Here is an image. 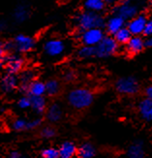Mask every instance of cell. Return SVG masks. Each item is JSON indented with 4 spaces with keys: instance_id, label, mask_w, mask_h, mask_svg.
<instances>
[{
    "instance_id": "6da1fadb",
    "label": "cell",
    "mask_w": 152,
    "mask_h": 158,
    "mask_svg": "<svg viewBox=\"0 0 152 158\" xmlns=\"http://www.w3.org/2000/svg\"><path fill=\"white\" fill-rule=\"evenodd\" d=\"M67 99L69 104L73 108L82 110L88 108L92 104L94 95L92 91L87 88H75L68 93Z\"/></svg>"
},
{
    "instance_id": "7a4b0ae2",
    "label": "cell",
    "mask_w": 152,
    "mask_h": 158,
    "mask_svg": "<svg viewBox=\"0 0 152 158\" xmlns=\"http://www.w3.org/2000/svg\"><path fill=\"white\" fill-rule=\"evenodd\" d=\"M76 23L80 31L91 28H102L106 24L105 19L100 14L88 10L80 13L76 19Z\"/></svg>"
},
{
    "instance_id": "3957f363",
    "label": "cell",
    "mask_w": 152,
    "mask_h": 158,
    "mask_svg": "<svg viewBox=\"0 0 152 158\" xmlns=\"http://www.w3.org/2000/svg\"><path fill=\"white\" fill-rule=\"evenodd\" d=\"M146 3L142 0H122V2L115 7L114 15L121 17L123 19H131L138 16L144 9Z\"/></svg>"
},
{
    "instance_id": "277c9868",
    "label": "cell",
    "mask_w": 152,
    "mask_h": 158,
    "mask_svg": "<svg viewBox=\"0 0 152 158\" xmlns=\"http://www.w3.org/2000/svg\"><path fill=\"white\" fill-rule=\"evenodd\" d=\"M96 49V57L106 58L113 56L117 52L118 43L112 37H105L100 41L98 45L95 46Z\"/></svg>"
},
{
    "instance_id": "5b68a950",
    "label": "cell",
    "mask_w": 152,
    "mask_h": 158,
    "mask_svg": "<svg viewBox=\"0 0 152 158\" xmlns=\"http://www.w3.org/2000/svg\"><path fill=\"white\" fill-rule=\"evenodd\" d=\"M115 88L119 93L126 95H134L140 89L139 81L134 77H123L116 81Z\"/></svg>"
},
{
    "instance_id": "8992f818",
    "label": "cell",
    "mask_w": 152,
    "mask_h": 158,
    "mask_svg": "<svg viewBox=\"0 0 152 158\" xmlns=\"http://www.w3.org/2000/svg\"><path fill=\"white\" fill-rule=\"evenodd\" d=\"M80 39L84 46H96L104 38V31L102 28H91L80 31Z\"/></svg>"
},
{
    "instance_id": "52a82bcc",
    "label": "cell",
    "mask_w": 152,
    "mask_h": 158,
    "mask_svg": "<svg viewBox=\"0 0 152 158\" xmlns=\"http://www.w3.org/2000/svg\"><path fill=\"white\" fill-rule=\"evenodd\" d=\"M66 50V45L62 40L52 39L47 41L44 45V51L46 54L51 57H58L64 53Z\"/></svg>"
},
{
    "instance_id": "ba28073f",
    "label": "cell",
    "mask_w": 152,
    "mask_h": 158,
    "mask_svg": "<svg viewBox=\"0 0 152 158\" xmlns=\"http://www.w3.org/2000/svg\"><path fill=\"white\" fill-rule=\"evenodd\" d=\"M14 45H15V51L18 52H30L34 46H35V41L33 38L23 35V34H19L18 35L15 40H14Z\"/></svg>"
},
{
    "instance_id": "9c48e42d",
    "label": "cell",
    "mask_w": 152,
    "mask_h": 158,
    "mask_svg": "<svg viewBox=\"0 0 152 158\" xmlns=\"http://www.w3.org/2000/svg\"><path fill=\"white\" fill-rule=\"evenodd\" d=\"M4 59H5L6 70L8 71V73L16 75L17 73H18L23 69V64H24V60L19 56H17V54H11V56L5 57Z\"/></svg>"
},
{
    "instance_id": "30bf717a",
    "label": "cell",
    "mask_w": 152,
    "mask_h": 158,
    "mask_svg": "<svg viewBox=\"0 0 152 158\" xmlns=\"http://www.w3.org/2000/svg\"><path fill=\"white\" fill-rule=\"evenodd\" d=\"M129 20L130 22L128 23L127 28L129 29L131 34L132 35H140L143 31V28L147 22V18L146 16L140 15L139 14L138 16L134 17L133 19H131Z\"/></svg>"
},
{
    "instance_id": "8fae6325",
    "label": "cell",
    "mask_w": 152,
    "mask_h": 158,
    "mask_svg": "<svg viewBox=\"0 0 152 158\" xmlns=\"http://www.w3.org/2000/svg\"><path fill=\"white\" fill-rule=\"evenodd\" d=\"M18 78L14 74H10V73L5 75L1 80V82H0L1 89L4 92H7V93L15 90V89L18 87Z\"/></svg>"
},
{
    "instance_id": "7c38bea8",
    "label": "cell",
    "mask_w": 152,
    "mask_h": 158,
    "mask_svg": "<svg viewBox=\"0 0 152 158\" xmlns=\"http://www.w3.org/2000/svg\"><path fill=\"white\" fill-rule=\"evenodd\" d=\"M126 45H127L126 46L127 52L131 54L139 53L144 49L143 40L139 35H135L134 37H131L130 40L126 43Z\"/></svg>"
},
{
    "instance_id": "4fadbf2b",
    "label": "cell",
    "mask_w": 152,
    "mask_h": 158,
    "mask_svg": "<svg viewBox=\"0 0 152 158\" xmlns=\"http://www.w3.org/2000/svg\"><path fill=\"white\" fill-rule=\"evenodd\" d=\"M139 112L144 120L151 121L152 119V99L151 98L146 97L140 102Z\"/></svg>"
},
{
    "instance_id": "5bb4252c",
    "label": "cell",
    "mask_w": 152,
    "mask_h": 158,
    "mask_svg": "<svg viewBox=\"0 0 152 158\" xmlns=\"http://www.w3.org/2000/svg\"><path fill=\"white\" fill-rule=\"evenodd\" d=\"M14 19L18 23H22L30 17V9L25 4H19L14 11Z\"/></svg>"
},
{
    "instance_id": "9a60e30c",
    "label": "cell",
    "mask_w": 152,
    "mask_h": 158,
    "mask_svg": "<svg viewBox=\"0 0 152 158\" xmlns=\"http://www.w3.org/2000/svg\"><path fill=\"white\" fill-rule=\"evenodd\" d=\"M78 148L72 142H65L58 148L59 158H73L77 154Z\"/></svg>"
},
{
    "instance_id": "2e32d148",
    "label": "cell",
    "mask_w": 152,
    "mask_h": 158,
    "mask_svg": "<svg viewBox=\"0 0 152 158\" xmlns=\"http://www.w3.org/2000/svg\"><path fill=\"white\" fill-rule=\"evenodd\" d=\"M124 23H125V19H123L119 16L114 15L112 18L109 19V20L107 22V24H105V25L107 27L108 32L113 35L115 32H117L120 28L124 27Z\"/></svg>"
},
{
    "instance_id": "e0dca14e",
    "label": "cell",
    "mask_w": 152,
    "mask_h": 158,
    "mask_svg": "<svg viewBox=\"0 0 152 158\" xmlns=\"http://www.w3.org/2000/svg\"><path fill=\"white\" fill-rule=\"evenodd\" d=\"M62 115H63V111H62L61 106L57 103L51 105L47 111V118L51 122L59 121L62 118Z\"/></svg>"
},
{
    "instance_id": "ac0fdd59",
    "label": "cell",
    "mask_w": 152,
    "mask_h": 158,
    "mask_svg": "<svg viewBox=\"0 0 152 158\" xmlns=\"http://www.w3.org/2000/svg\"><path fill=\"white\" fill-rule=\"evenodd\" d=\"M30 97V107L35 111L37 114H41L46 111L47 102L44 96H29Z\"/></svg>"
},
{
    "instance_id": "d6986e66",
    "label": "cell",
    "mask_w": 152,
    "mask_h": 158,
    "mask_svg": "<svg viewBox=\"0 0 152 158\" xmlns=\"http://www.w3.org/2000/svg\"><path fill=\"white\" fill-rule=\"evenodd\" d=\"M96 154V149L90 143H85L78 148L77 155L78 158H93Z\"/></svg>"
},
{
    "instance_id": "ffe728a7",
    "label": "cell",
    "mask_w": 152,
    "mask_h": 158,
    "mask_svg": "<svg viewBox=\"0 0 152 158\" xmlns=\"http://www.w3.org/2000/svg\"><path fill=\"white\" fill-rule=\"evenodd\" d=\"M27 93L29 96H43L46 93L45 84L40 81H32L27 88Z\"/></svg>"
},
{
    "instance_id": "44dd1931",
    "label": "cell",
    "mask_w": 152,
    "mask_h": 158,
    "mask_svg": "<svg viewBox=\"0 0 152 158\" xmlns=\"http://www.w3.org/2000/svg\"><path fill=\"white\" fill-rule=\"evenodd\" d=\"M128 158H144L142 142H136L128 149Z\"/></svg>"
},
{
    "instance_id": "7402d4cb",
    "label": "cell",
    "mask_w": 152,
    "mask_h": 158,
    "mask_svg": "<svg viewBox=\"0 0 152 158\" xmlns=\"http://www.w3.org/2000/svg\"><path fill=\"white\" fill-rule=\"evenodd\" d=\"M113 35L114 40L119 44H126L130 40V38L132 37V34H131L127 27H122L117 32H115Z\"/></svg>"
},
{
    "instance_id": "603a6c76",
    "label": "cell",
    "mask_w": 152,
    "mask_h": 158,
    "mask_svg": "<svg viewBox=\"0 0 152 158\" xmlns=\"http://www.w3.org/2000/svg\"><path fill=\"white\" fill-rule=\"evenodd\" d=\"M105 4L104 0H85L84 7L88 11L98 13L105 8Z\"/></svg>"
},
{
    "instance_id": "cb8c5ba5",
    "label": "cell",
    "mask_w": 152,
    "mask_h": 158,
    "mask_svg": "<svg viewBox=\"0 0 152 158\" xmlns=\"http://www.w3.org/2000/svg\"><path fill=\"white\" fill-rule=\"evenodd\" d=\"M34 74L31 71H25L22 74L20 77V90L27 93V88L30 82L33 81Z\"/></svg>"
},
{
    "instance_id": "d4e9b609",
    "label": "cell",
    "mask_w": 152,
    "mask_h": 158,
    "mask_svg": "<svg viewBox=\"0 0 152 158\" xmlns=\"http://www.w3.org/2000/svg\"><path fill=\"white\" fill-rule=\"evenodd\" d=\"M78 56L80 58H91L96 57L95 46H84L78 52Z\"/></svg>"
},
{
    "instance_id": "484cf974",
    "label": "cell",
    "mask_w": 152,
    "mask_h": 158,
    "mask_svg": "<svg viewBox=\"0 0 152 158\" xmlns=\"http://www.w3.org/2000/svg\"><path fill=\"white\" fill-rule=\"evenodd\" d=\"M45 88H46V93L50 96H54L56 95L60 89L59 82L56 80H50L45 84Z\"/></svg>"
},
{
    "instance_id": "4316f807",
    "label": "cell",
    "mask_w": 152,
    "mask_h": 158,
    "mask_svg": "<svg viewBox=\"0 0 152 158\" xmlns=\"http://www.w3.org/2000/svg\"><path fill=\"white\" fill-rule=\"evenodd\" d=\"M41 155H42L43 158H59L58 149L54 148H49L43 149L42 152H41Z\"/></svg>"
},
{
    "instance_id": "83f0119b",
    "label": "cell",
    "mask_w": 152,
    "mask_h": 158,
    "mask_svg": "<svg viewBox=\"0 0 152 158\" xmlns=\"http://www.w3.org/2000/svg\"><path fill=\"white\" fill-rule=\"evenodd\" d=\"M40 135L45 139H51L56 135V130L51 126H46V127L42 128V130H41V132H40Z\"/></svg>"
},
{
    "instance_id": "f1b7e54d",
    "label": "cell",
    "mask_w": 152,
    "mask_h": 158,
    "mask_svg": "<svg viewBox=\"0 0 152 158\" xmlns=\"http://www.w3.org/2000/svg\"><path fill=\"white\" fill-rule=\"evenodd\" d=\"M26 124L27 121L23 118H18L13 122L12 127L15 131H23L26 130Z\"/></svg>"
},
{
    "instance_id": "f546056e",
    "label": "cell",
    "mask_w": 152,
    "mask_h": 158,
    "mask_svg": "<svg viewBox=\"0 0 152 158\" xmlns=\"http://www.w3.org/2000/svg\"><path fill=\"white\" fill-rule=\"evenodd\" d=\"M18 105L20 109H27L29 108L31 103H30V97L28 96H23L18 101Z\"/></svg>"
},
{
    "instance_id": "4dcf8cb0",
    "label": "cell",
    "mask_w": 152,
    "mask_h": 158,
    "mask_svg": "<svg viewBox=\"0 0 152 158\" xmlns=\"http://www.w3.org/2000/svg\"><path fill=\"white\" fill-rule=\"evenodd\" d=\"M41 124H42V118H35V119H32V120H30V121H27L26 129H28V130L35 129V128H38Z\"/></svg>"
},
{
    "instance_id": "1f68e13d",
    "label": "cell",
    "mask_w": 152,
    "mask_h": 158,
    "mask_svg": "<svg viewBox=\"0 0 152 158\" xmlns=\"http://www.w3.org/2000/svg\"><path fill=\"white\" fill-rule=\"evenodd\" d=\"M142 34H144L146 36H150L152 34V20L151 19H147V22L146 23V26H144Z\"/></svg>"
},
{
    "instance_id": "d6a6232c",
    "label": "cell",
    "mask_w": 152,
    "mask_h": 158,
    "mask_svg": "<svg viewBox=\"0 0 152 158\" xmlns=\"http://www.w3.org/2000/svg\"><path fill=\"white\" fill-rule=\"evenodd\" d=\"M3 47L6 52H11L15 51V45H14V41H7L6 43H3Z\"/></svg>"
},
{
    "instance_id": "836d02e7",
    "label": "cell",
    "mask_w": 152,
    "mask_h": 158,
    "mask_svg": "<svg viewBox=\"0 0 152 158\" xmlns=\"http://www.w3.org/2000/svg\"><path fill=\"white\" fill-rule=\"evenodd\" d=\"M76 79V73L72 70H68L64 74V80L66 81H73Z\"/></svg>"
},
{
    "instance_id": "e575fe53",
    "label": "cell",
    "mask_w": 152,
    "mask_h": 158,
    "mask_svg": "<svg viewBox=\"0 0 152 158\" xmlns=\"http://www.w3.org/2000/svg\"><path fill=\"white\" fill-rule=\"evenodd\" d=\"M8 158H25V157L23 154H20L18 152H12L9 154Z\"/></svg>"
},
{
    "instance_id": "d590c367",
    "label": "cell",
    "mask_w": 152,
    "mask_h": 158,
    "mask_svg": "<svg viewBox=\"0 0 152 158\" xmlns=\"http://www.w3.org/2000/svg\"><path fill=\"white\" fill-rule=\"evenodd\" d=\"M5 50H4V47H3V43L0 42V61H3L5 58Z\"/></svg>"
},
{
    "instance_id": "8d00e7d4",
    "label": "cell",
    "mask_w": 152,
    "mask_h": 158,
    "mask_svg": "<svg viewBox=\"0 0 152 158\" xmlns=\"http://www.w3.org/2000/svg\"><path fill=\"white\" fill-rule=\"evenodd\" d=\"M143 46L144 48H150L152 46V39L150 38V36H148L146 41H143Z\"/></svg>"
},
{
    "instance_id": "74e56055",
    "label": "cell",
    "mask_w": 152,
    "mask_h": 158,
    "mask_svg": "<svg viewBox=\"0 0 152 158\" xmlns=\"http://www.w3.org/2000/svg\"><path fill=\"white\" fill-rule=\"evenodd\" d=\"M146 96L147 98L152 99V86H148L146 88Z\"/></svg>"
},
{
    "instance_id": "f35d334b",
    "label": "cell",
    "mask_w": 152,
    "mask_h": 158,
    "mask_svg": "<svg viewBox=\"0 0 152 158\" xmlns=\"http://www.w3.org/2000/svg\"><path fill=\"white\" fill-rule=\"evenodd\" d=\"M7 27V23L4 20H0V32H3Z\"/></svg>"
},
{
    "instance_id": "ab89813d",
    "label": "cell",
    "mask_w": 152,
    "mask_h": 158,
    "mask_svg": "<svg viewBox=\"0 0 152 158\" xmlns=\"http://www.w3.org/2000/svg\"><path fill=\"white\" fill-rule=\"evenodd\" d=\"M104 1L107 4H113L115 2V0H104Z\"/></svg>"
},
{
    "instance_id": "60d3db41",
    "label": "cell",
    "mask_w": 152,
    "mask_h": 158,
    "mask_svg": "<svg viewBox=\"0 0 152 158\" xmlns=\"http://www.w3.org/2000/svg\"><path fill=\"white\" fill-rule=\"evenodd\" d=\"M2 67H3V61H0V70L2 69Z\"/></svg>"
}]
</instances>
